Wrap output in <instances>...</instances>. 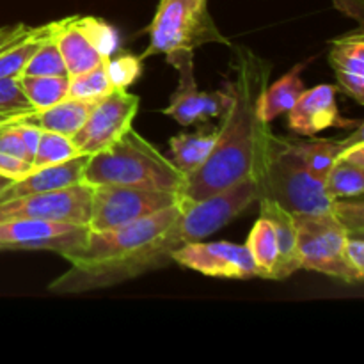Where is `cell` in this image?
I'll return each mask as SVG.
<instances>
[{
    "instance_id": "32",
    "label": "cell",
    "mask_w": 364,
    "mask_h": 364,
    "mask_svg": "<svg viewBox=\"0 0 364 364\" xmlns=\"http://www.w3.org/2000/svg\"><path fill=\"white\" fill-rule=\"evenodd\" d=\"M32 171V164L20 156L9 155V153L0 151V176L9 178L11 181L21 180Z\"/></svg>"
},
{
    "instance_id": "15",
    "label": "cell",
    "mask_w": 364,
    "mask_h": 364,
    "mask_svg": "<svg viewBox=\"0 0 364 364\" xmlns=\"http://www.w3.org/2000/svg\"><path fill=\"white\" fill-rule=\"evenodd\" d=\"M329 64L338 89L363 105L364 103V34L361 28L333 39Z\"/></svg>"
},
{
    "instance_id": "37",
    "label": "cell",
    "mask_w": 364,
    "mask_h": 364,
    "mask_svg": "<svg viewBox=\"0 0 364 364\" xmlns=\"http://www.w3.org/2000/svg\"><path fill=\"white\" fill-rule=\"evenodd\" d=\"M11 183H13V181H11L9 178H4V176H0V192H2L4 188H6V187H9Z\"/></svg>"
},
{
    "instance_id": "4",
    "label": "cell",
    "mask_w": 364,
    "mask_h": 364,
    "mask_svg": "<svg viewBox=\"0 0 364 364\" xmlns=\"http://www.w3.org/2000/svg\"><path fill=\"white\" fill-rule=\"evenodd\" d=\"M82 181L89 187L127 185L181 194L187 176L130 127L109 146L89 155Z\"/></svg>"
},
{
    "instance_id": "12",
    "label": "cell",
    "mask_w": 364,
    "mask_h": 364,
    "mask_svg": "<svg viewBox=\"0 0 364 364\" xmlns=\"http://www.w3.org/2000/svg\"><path fill=\"white\" fill-rule=\"evenodd\" d=\"M173 262L210 277H258V267L245 245L233 242H192L173 252Z\"/></svg>"
},
{
    "instance_id": "18",
    "label": "cell",
    "mask_w": 364,
    "mask_h": 364,
    "mask_svg": "<svg viewBox=\"0 0 364 364\" xmlns=\"http://www.w3.org/2000/svg\"><path fill=\"white\" fill-rule=\"evenodd\" d=\"M364 191V137L352 142L334 160L326 176V192L331 199L361 198Z\"/></svg>"
},
{
    "instance_id": "9",
    "label": "cell",
    "mask_w": 364,
    "mask_h": 364,
    "mask_svg": "<svg viewBox=\"0 0 364 364\" xmlns=\"http://www.w3.org/2000/svg\"><path fill=\"white\" fill-rule=\"evenodd\" d=\"M92 187L80 183L59 191L23 196L0 203V223L13 219H39L87 226L91 219Z\"/></svg>"
},
{
    "instance_id": "27",
    "label": "cell",
    "mask_w": 364,
    "mask_h": 364,
    "mask_svg": "<svg viewBox=\"0 0 364 364\" xmlns=\"http://www.w3.org/2000/svg\"><path fill=\"white\" fill-rule=\"evenodd\" d=\"M18 110H36L21 89L20 77L0 78V114Z\"/></svg>"
},
{
    "instance_id": "36",
    "label": "cell",
    "mask_w": 364,
    "mask_h": 364,
    "mask_svg": "<svg viewBox=\"0 0 364 364\" xmlns=\"http://www.w3.org/2000/svg\"><path fill=\"white\" fill-rule=\"evenodd\" d=\"M32 110H18V112H6L0 114V124L7 123H18V121H25Z\"/></svg>"
},
{
    "instance_id": "20",
    "label": "cell",
    "mask_w": 364,
    "mask_h": 364,
    "mask_svg": "<svg viewBox=\"0 0 364 364\" xmlns=\"http://www.w3.org/2000/svg\"><path fill=\"white\" fill-rule=\"evenodd\" d=\"M219 128L203 124L192 134H178L171 139V162L181 174L188 176L194 173L212 153L215 146Z\"/></svg>"
},
{
    "instance_id": "21",
    "label": "cell",
    "mask_w": 364,
    "mask_h": 364,
    "mask_svg": "<svg viewBox=\"0 0 364 364\" xmlns=\"http://www.w3.org/2000/svg\"><path fill=\"white\" fill-rule=\"evenodd\" d=\"M302 70L304 66L299 64L291 68L287 75H283L279 80L274 82L270 87L267 85L258 103V117L262 123L270 124L277 116L287 114L297 103V100L304 92Z\"/></svg>"
},
{
    "instance_id": "2",
    "label": "cell",
    "mask_w": 364,
    "mask_h": 364,
    "mask_svg": "<svg viewBox=\"0 0 364 364\" xmlns=\"http://www.w3.org/2000/svg\"><path fill=\"white\" fill-rule=\"evenodd\" d=\"M272 66L251 50L238 46L231 60V77L224 87L231 96L208 159L188 174L180 201L196 203L252 178L255 151L262 121L258 103L270 80Z\"/></svg>"
},
{
    "instance_id": "8",
    "label": "cell",
    "mask_w": 364,
    "mask_h": 364,
    "mask_svg": "<svg viewBox=\"0 0 364 364\" xmlns=\"http://www.w3.org/2000/svg\"><path fill=\"white\" fill-rule=\"evenodd\" d=\"M53 39L70 77L98 66L117 46L114 27L95 16H68L53 21Z\"/></svg>"
},
{
    "instance_id": "24",
    "label": "cell",
    "mask_w": 364,
    "mask_h": 364,
    "mask_svg": "<svg viewBox=\"0 0 364 364\" xmlns=\"http://www.w3.org/2000/svg\"><path fill=\"white\" fill-rule=\"evenodd\" d=\"M109 63L110 57L103 59L98 66L92 70L78 73L75 77H70V89L68 96L77 100H87V102H98L105 95H109L114 89L112 80L109 75Z\"/></svg>"
},
{
    "instance_id": "31",
    "label": "cell",
    "mask_w": 364,
    "mask_h": 364,
    "mask_svg": "<svg viewBox=\"0 0 364 364\" xmlns=\"http://www.w3.org/2000/svg\"><path fill=\"white\" fill-rule=\"evenodd\" d=\"M18 123H20V121H18ZM18 123L0 124V151L9 153V155H14V156H20V159L28 160V162H31V156H28L27 149H25L23 146V141H21V134H20V127H18Z\"/></svg>"
},
{
    "instance_id": "19",
    "label": "cell",
    "mask_w": 364,
    "mask_h": 364,
    "mask_svg": "<svg viewBox=\"0 0 364 364\" xmlns=\"http://www.w3.org/2000/svg\"><path fill=\"white\" fill-rule=\"evenodd\" d=\"M92 105H95V102L66 96L64 100L46 107V109L32 110L25 121L38 127L39 130L57 132V134L71 137L85 123Z\"/></svg>"
},
{
    "instance_id": "22",
    "label": "cell",
    "mask_w": 364,
    "mask_h": 364,
    "mask_svg": "<svg viewBox=\"0 0 364 364\" xmlns=\"http://www.w3.org/2000/svg\"><path fill=\"white\" fill-rule=\"evenodd\" d=\"M245 247L249 249L256 267H258V277L270 279L277 262L276 231H274V226L270 224V220L259 215V219L256 220L251 233H249Z\"/></svg>"
},
{
    "instance_id": "33",
    "label": "cell",
    "mask_w": 364,
    "mask_h": 364,
    "mask_svg": "<svg viewBox=\"0 0 364 364\" xmlns=\"http://www.w3.org/2000/svg\"><path fill=\"white\" fill-rule=\"evenodd\" d=\"M31 31L32 27H28V25L25 23H13L0 27V53L6 52V50L9 48V46H13L14 43L27 38Z\"/></svg>"
},
{
    "instance_id": "26",
    "label": "cell",
    "mask_w": 364,
    "mask_h": 364,
    "mask_svg": "<svg viewBox=\"0 0 364 364\" xmlns=\"http://www.w3.org/2000/svg\"><path fill=\"white\" fill-rule=\"evenodd\" d=\"M23 75H39V77H45V75H68L66 64H64L59 46H57L55 39H53V21L52 32L41 43V46L36 50L34 55L31 57V60L25 66Z\"/></svg>"
},
{
    "instance_id": "23",
    "label": "cell",
    "mask_w": 364,
    "mask_h": 364,
    "mask_svg": "<svg viewBox=\"0 0 364 364\" xmlns=\"http://www.w3.org/2000/svg\"><path fill=\"white\" fill-rule=\"evenodd\" d=\"M20 85L36 110L46 109L68 96L70 75H21Z\"/></svg>"
},
{
    "instance_id": "3",
    "label": "cell",
    "mask_w": 364,
    "mask_h": 364,
    "mask_svg": "<svg viewBox=\"0 0 364 364\" xmlns=\"http://www.w3.org/2000/svg\"><path fill=\"white\" fill-rule=\"evenodd\" d=\"M252 178L258 199H272L291 213H323L333 205L326 183L306 162L302 139L279 137L267 123L259 128Z\"/></svg>"
},
{
    "instance_id": "17",
    "label": "cell",
    "mask_w": 364,
    "mask_h": 364,
    "mask_svg": "<svg viewBox=\"0 0 364 364\" xmlns=\"http://www.w3.org/2000/svg\"><path fill=\"white\" fill-rule=\"evenodd\" d=\"M259 215L270 220L276 231L277 262L272 270V281H283L301 270V255L297 247V228H295L294 213L288 212L272 199H258Z\"/></svg>"
},
{
    "instance_id": "28",
    "label": "cell",
    "mask_w": 364,
    "mask_h": 364,
    "mask_svg": "<svg viewBox=\"0 0 364 364\" xmlns=\"http://www.w3.org/2000/svg\"><path fill=\"white\" fill-rule=\"evenodd\" d=\"M142 71V59L134 55H123L117 59H110L109 75L114 87L127 89L128 85L134 84Z\"/></svg>"
},
{
    "instance_id": "1",
    "label": "cell",
    "mask_w": 364,
    "mask_h": 364,
    "mask_svg": "<svg viewBox=\"0 0 364 364\" xmlns=\"http://www.w3.org/2000/svg\"><path fill=\"white\" fill-rule=\"evenodd\" d=\"M206 237L201 219L180 203L123 226L89 231L80 249L63 255L70 269L48 290L57 295L85 294L135 279L166 265L185 244Z\"/></svg>"
},
{
    "instance_id": "6",
    "label": "cell",
    "mask_w": 364,
    "mask_h": 364,
    "mask_svg": "<svg viewBox=\"0 0 364 364\" xmlns=\"http://www.w3.org/2000/svg\"><path fill=\"white\" fill-rule=\"evenodd\" d=\"M301 267L354 283L343 259L347 230L334 213H294Z\"/></svg>"
},
{
    "instance_id": "13",
    "label": "cell",
    "mask_w": 364,
    "mask_h": 364,
    "mask_svg": "<svg viewBox=\"0 0 364 364\" xmlns=\"http://www.w3.org/2000/svg\"><path fill=\"white\" fill-rule=\"evenodd\" d=\"M174 66L180 73L178 89L173 92L169 105L164 109V114L173 117L181 127L206 123L213 117H223L230 107L231 96L228 89L220 91H201L194 77V55H185L174 60Z\"/></svg>"
},
{
    "instance_id": "25",
    "label": "cell",
    "mask_w": 364,
    "mask_h": 364,
    "mask_svg": "<svg viewBox=\"0 0 364 364\" xmlns=\"http://www.w3.org/2000/svg\"><path fill=\"white\" fill-rule=\"evenodd\" d=\"M77 155H80V153L77 151V148L71 142V137L57 134V132L43 130L34 160H32V167L53 166V164L66 162V160L73 159Z\"/></svg>"
},
{
    "instance_id": "35",
    "label": "cell",
    "mask_w": 364,
    "mask_h": 364,
    "mask_svg": "<svg viewBox=\"0 0 364 364\" xmlns=\"http://www.w3.org/2000/svg\"><path fill=\"white\" fill-rule=\"evenodd\" d=\"M338 11L354 18L359 25L364 23V0H331Z\"/></svg>"
},
{
    "instance_id": "29",
    "label": "cell",
    "mask_w": 364,
    "mask_h": 364,
    "mask_svg": "<svg viewBox=\"0 0 364 364\" xmlns=\"http://www.w3.org/2000/svg\"><path fill=\"white\" fill-rule=\"evenodd\" d=\"M331 212L343 224L348 235H364V206L361 201L347 203L343 199H333Z\"/></svg>"
},
{
    "instance_id": "30",
    "label": "cell",
    "mask_w": 364,
    "mask_h": 364,
    "mask_svg": "<svg viewBox=\"0 0 364 364\" xmlns=\"http://www.w3.org/2000/svg\"><path fill=\"white\" fill-rule=\"evenodd\" d=\"M343 259L354 283L364 277V235H347L343 245Z\"/></svg>"
},
{
    "instance_id": "11",
    "label": "cell",
    "mask_w": 364,
    "mask_h": 364,
    "mask_svg": "<svg viewBox=\"0 0 364 364\" xmlns=\"http://www.w3.org/2000/svg\"><path fill=\"white\" fill-rule=\"evenodd\" d=\"M89 226L39 219H13L0 223V251H77L85 244Z\"/></svg>"
},
{
    "instance_id": "7",
    "label": "cell",
    "mask_w": 364,
    "mask_h": 364,
    "mask_svg": "<svg viewBox=\"0 0 364 364\" xmlns=\"http://www.w3.org/2000/svg\"><path fill=\"white\" fill-rule=\"evenodd\" d=\"M180 203V192L153 191L127 185L92 187L89 230L103 231L144 219Z\"/></svg>"
},
{
    "instance_id": "34",
    "label": "cell",
    "mask_w": 364,
    "mask_h": 364,
    "mask_svg": "<svg viewBox=\"0 0 364 364\" xmlns=\"http://www.w3.org/2000/svg\"><path fill=\"white\" fill-rule=\"evenodd\" d=\"M18 127H20V134H21V141H23V146L25 149H27L28 156H31V162L34 160V155H36V149H38V142H39V137H41V132L38 127H34V124L27 123V121H20L18 123Z\"/></svg>"
},
{
    "instance_id": "16",
    "label": "cell",
    "mask_w": 364,
    "mask_h": 364,
    "mask_svg": "<svg viewBox=\"0 0 364 364\" xmlns=\"http://www.w3.org/2000/svg\"><path fill=\"white\" fill-rule=\"evenodd\" d=\"M87 160L89 155L80 153V155L73 156V159L66 160V162L45 167H32V171L27 176L13 181L9 187H6L0 192V203L23 198V196L59 191V188H66L70 185L80 183Z\"/></svg>"
},
{
    "instance_id": "5",
    "label": "cell",
    "mask_w": 364,
    "mask_h": 364,
    "mask_svg": "<svg viewBox=\"0 0 364 364\" xmlns=\"http://www.w3.org/2000/svg\"><path fill=\"white\" fill-rule=\"evenodd\" d=\"M208 43H230L212 20L208 0H160L149 25V45L141 59L164 55L173 64L183 55H194L196 48Z\"/></svg>"
},
{
    "instance_id": "14",
    "label": "cell",
    "mask_w": 364,
    "mask_h": 364,
    "mask_svg": "<svg viewBox=\"0 0 364 364\" xmlns=\"http://www.w3.org/2000/svg\"><path fill=\"white\" fill-rule=\"evenodd\" d=\"M338 87L331 84H320L301 95L294 107L288 110V127L302 137H313L327 128H352L359 121L347 119L340 114L338 107Z\"/></svg>"
},
{
    "instance_id": "10",
    "label": "cell",
    "mask_w": 364,
    "mask_h": 364,
    "mask_svg": "<svg viewBox=\"0 0 364 364\" xmlns=\"http://www.w3.org/2000/svg\"><path fill=\"white\" fill-rule=\"evenodd\" d=\"M139 105V96L123 87H114L109 95L95 102L85 123L71 135V142L77 151L92 155L116 141L132 127Z\"/></svg>"
}]
</instances>
